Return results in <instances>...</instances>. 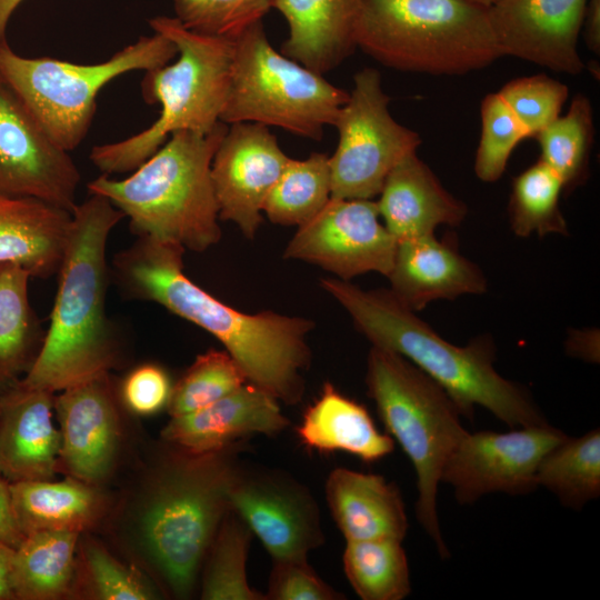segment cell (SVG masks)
I'll return each mask as SVG.
<instances>
[{"mask_svg": "<svg viewBox=\"0 0 600 600\" xmlns=\"http://www.w3.org/2000/svg\"><path fill=\"white\" fill-rule=\"evenodd\" d=\"M480 116L481 134L474 172L481 181L494 182L502 177L514 148L529 137L498 92L483 98Z\"/></svg>", "mask_w": 600, "mask_h": 600, "instance_id": "cell-37", "label": "cell"}, {"mask_svg": "<svg viewBox=\"0 0 600 600\" xmlns=\"http://www.w3.org/2000/svg\"><path fill=\"white\" fill-rule=\"evenodd\" d=\"M563 183L557 173L538 160L513 178L508 206L510 226L516 236L531 233L568 236L569 230L559 201Z\"/></svg>", "mask_w": 600, "mask_h": 600, "instance_id": "cell-35", "label": "cell"}, {"mask_svg": "<svg viewBox=\"0 0 600 600\" xmlns=\"http://www.w3.org/2000/svg\"><path fill=\"white\" fill-rule=\"evenodd\" d=\"M588 0H499L488 8L503 56L571 76L586 68L579 52Z\"/></svg>", "mask_w": 600, "mask_h": 600, "instance_id": "cell-17", "label": "cell"}, {"mask_svg": "<svg viewBox=\"0 0 600 600\" xmlns=\"http://www.w3.org/2000/svg\"><path fill=\"white\" fill-rule=\"evenodd\" d=\"M568 438L548 423L510 432L466 433L447 459L440 482L449 483L460 503L486 493L533 491L542 458Z\"/></svg>", "mask_w": 600, "mask_h": 600, "instance_id": "cell-12", "label": "cell"}, {"mask_svg": "<svg viewBox=\"0 0 600 600\" xmlns=\"http://www.w3.org/2000/svg\"><path fill=\"white\" fill-rule=\"evenodd\" d=\"M248 382L242 369L224 350L199 354L172 387L168 402L171 417L209 406Z\"/></svg>", "mask_w": 600, "mask_h": 600, "instance_id": "cell-36", "label": "cell"}, {"mask_svg": "<svg viewBox=\"0 0 600 600\" xmlns=\"http://www.w3.org/2000/svg\"><path fill=\"white\" fill-rule=\"evenodd\" d=\"M389 102L377 69L354 74L353 88L333 123L339 142L329 157L331 199H373L393 167L417 152L419 133L393 119Z\"/></svg>", "mask_w": 600, "mask_h": 600, "instance_id": "cell-11", "label": "cell"}, {"mask_svg": "<svg viewBox=\"0 0 600 600\" xmlns=\"http://www.w3.org/2000/svg\"><path fill=\"white\" fill-rule=\"evenodd\" d=\"M300 442L320 452L342 451L367 463L394 450V441L381 433L366 407L324 382L319 398L306 410L297 427Z\"/></svg>", "mask_w": 600, "mask_h": 600, "instance_id": "cell-26", "label": "cell"}, {"mask_svg": "<svg viewBox=\"0 0 600 600\" xmlns=\"http://www.w3.org/2000/svg\"><path fill=\"white\" fill-rule=\"evenodd\" d=\"M70 226L66 210L0 193V263L17 264L36 278L58 273Z\"/></svg>", "mask_w": 600, "mask_h": 600, "instance_id": "cell-25", "label": "cell"}, {"mask_svg": "<svg viewBox=\"0 0 600 600\" xmlns=\"http://www.w3.org/2000/svg\"><path fill=\"white\" fill-rule=\"evenodd\" d=\"M178 54L161 33L141 37L94 64H79L49 57L27 58L0 40V81L10 88L66 151L86 138L97 108L99 91L114 78L133 70H151Z\"/></svg>", "mask_w": 600, "mask_h": 600, "instance_id": "cell-9", "label": "cell"}, {"mask_svg": "<svg viewBox=\"0 0 600 600\" xmlns=\"http://www.w3.org/2000/svg\"><path fill=\"white\" fill-rule=\"evenodd\" d=\"M540 161L552 169L568 193L589 177L590 152L594 140L592 107L589 98L577 93L564 116H559L534 136Z\"/></svg>", "mask_w": 600, "mask_h": 600, "instance_id": "cell-31", "label": "cell"}, {"mask_svg": "<svg viewBox=\"0 0 600 600\" xmlns=\"http://www.w3.org/2000/svg\"><path fill=\"white\" fill-rule=\"evenodd\" d=\"M10 491L13 513L24 537L42 530L80 532L99 507L96 492L74 480L12 482Z\"/></svg>", "mask_w": 600, "mask_h": 600, "instance_id": "cell-27", "label": "cell"}, {"mask_svg": "<svg viewBox=\"0 0 600 600\" xmlns=\"http://www.w3.org/2000/svg\"><path fill=\"white\" fill-rule=\"evenodd\" d=\"M324 491L346 541L404 538L408 520L402 497L382 476L336 468Z\"/></svg>", "mask_w": 600, "mask_h": 600, "instance_id": "cell-24", "label": "cell"}, {"mask_svg": "<svg viewBox=\"0 0 600 600\" xmlns=\"http://www.w3.org/2000/svg\"><path fill=\"white\" fill-rule=\"evenodd\" d=\"M227 130L220 121L208 133L176 131L128 178L101 174L88 189L128 217L138 237L202 252L221 239L211 162Z\"/></svg>", "mask_w": 600, "mask_h": 600, "instance_id": "cell-4", "label": "cell"}, {"mask_svg": "<svg viewBox=\"0 0 600 600\" xmlns=\"http://www.w3.org/2000/svg\"><path fill=\"white\" fill-rule=\"evenodd\" d=\"M149 24L176 46L178 59L146 71L141 81L144 101L161 107L159 118L134 136L91 149L90 160L103 174L136 170L176 131L210 132L228 100L233 39L190 30L176 17H156Z\"/></svg>", "mask_w": 600, "mask_h": 600, "instance_id": "cell-5", "label": "cell"}, {"mask_svg": "<svg viewBox=\"0 0 600 600\" xmlns=\"http://www.w3.org/2000/svg\"><path fill=\"white\" fill-rule=\"evenodd\" d=\"M23 539L13 513L10 482L0 477V542L16 549Z\"/></svg>", "mask_w": 600, "mask_h": 600, "instance_id": "cell-43", "label": "cell"}, {"mask_svg": "<svg viewBox=\"0 0 600 600\" xmlns=\"http://www.w3.org/2000/svg\"><path fill=\"white\" fill-rule=\"evenodd\" d=\"M196 454L183 450L156 484L141 516L148 554L170 591L187 598L230 509L229 487L240 467V447Z\"/></svg>", "mask_w": 600, "mask_h": 600, "instance_id": "cell-7", "label": "cell"}, {"mask_svg": "<svg viewBox=\"0 0 600 600\" xmlns=\"http://www.w3.org/2000/svg\"><path fill=\"white\" fill-rule=\"evenodd\" d=\"M52 393L19 382L0 394V477L8 482L48 480L60 452Z\"/></svg>", "mask_w": 600, "mask_h": 600, "instance_id": "cell-21", "label": "cell"}, {"mask_svg": "<svg viewBox=\"0 0 600 600\" xmlns=\"http://www.w3.org/2000/svg\"><path fill=\"white\" fill-rule=\"evenodd\" d=\"M362 0H273L287 20L281 53L319 73L337 68L357 48Z\"/></svg>", "mask_w": 600, "mask_h": 600, "instance_id": "cell-23", "label": "cell"}, {"mask_svg": "<svg viewBox=\"0 0 600 600\" xmlns=\"http://www.w3.org/2000/svg\"><path fill=\"white\" fill-rule=\"evenodd\" d=\"M388 278L390 292L413 312L439 299L453 300L487 290L480 268L434 234L398 241Z\"/></svg>", "mask_w": 600, "mask_h": 600, "instance_id": "cell-20", "label": "cell"}, {"mask_svg": "<svg viewBox=\"0 0 600 600\" xmlns=\"http://www.w3.org/2000/svg\"><path fill=\"white\" fill-rule=\"evenodd\" d=\"M180 244L138 237L113 260L120 290L156 302L213 336L242 369L248 382L279 401L297 404L311 362L308 334L314 323L273 311L244 313L214 298L183 271Z\"/></svg>", "mask_w": 600, "mask_h": 600, "instance_id": "cell-1", "label": "cell"}, {"mask_svg": "<svg viewBox=\"0 0 600 600\" xmlns=\"http://www.w3.org/2000/svg\"><path fill=\"white\" fill-rule=\"evenodd\" d=\"M53 406L61 426L59 454L68 470L83 481L103 478L118 446L117 413L107 376L62 390Z\"/></svg>", "mask_w": 600, "mask_h": 600, "instance_id": "cell-19", "label": "cell"}, {"mask_svg": "<svg viewBox=\"0 0 600 600\" xmlns=\"http://www.w3.org/2000/svg\"><path fill=\"white\" fill-rule=\"evenodd\" d=\"M468 1H471V2H473L476 4H479V6L484 7V8H489L492 4H494L496 2H498L499 0H468Z\"/></svg>", "mask_w": 600, "mask_h": 600, "instance_id": "cell-47", "label": "cell"}, {"mask_svg": "<svg viewBox=\"0 0 600 600\" xmlns=\"http://www.w3.org/2000/svg\"><path fill=\"white\" fill-rule=\"evenodd\" d=\"M583 37L589 50L594 54L600 53V0H588L584 19Z\"/></svg>", "mask_w": 600, "mask_h": 600, "instance_id": "cell-44", "label": "cell"}, {"mask_svg": "<svg viewBox=\"0 0 600 600\" xmlns=\"http://www.w3.org/2000/svg\"><path fill=\"white\" fill-rule=\"evenodd\" d=\"M342 563L352 589L363 600H402L411 592L401 540L347 541Z\"/></svg>", "mask_w": 600, "mask_h": 600, "instance_id": "cell-32", "label": "cell"}, {"mask_svg": "<svg viewBox=\"0 0 600 600\" xmlns=\"http://www.w3.org/2000/svg\"><path fill=\"white\" fill-rule=\"evenodd\" d=\"M356 44L388 68L437 76L503 57L488 8L468 0H362Z\"/></svg>", "mask_w": 600, "mask_h": 600, "instance_id": "cell-6", "label": "cell"}, {"mask_svg": "<svg viewBox=\"0 0 600 600\" xmlns=\"http://www.w3.org/2000/svg\"><path fill=\"white\" fill-rule=\"evenodd\" d=\"M90 194L71 213L49 329L19 381L22 387L53 393L104 377L116 363V328L106 309V251L124 216L104 197Z\"/></svg>", "mask_w": 600, "mask_h": 600, "instance_id": "cell-2", "label": "cell"}, {"mask_svg": "<svg viewBox=\"0 0 600 600\" xmlns=\"http://www.w3.org/2000/svg\"><path fill=\"white\" fill-rule=\"evenodd\" d=\"M172 387L168 373L157 364L146 363L124 379L121 396L134 413L149 416L168 406Z\"/></svg>", "mask_w": 600, "mask_h": 600, "instance_id": "cell-42", "label": "cell"}, {"mask_svg": "<svg viewBox=\"0 0 600 600\" xmlns=\"http://www.w3.org/2000/svg\"><path fill=\"white\" fill-rule=\"evenodd\" d=\"M231 84L220 121L256 122L320 140L349 92L278 52L258 21L234 39Z\"/></svg>", "mask_w": 600, "mask_h": 600, "instance_id": "cell-10", "label": "cell"}, {"mask_svg": "<svg viewBox=\"0 0 600 600\" xmlns=\"http://www.w3.org/2000/svg\"><path fill=\"white\" fill-rule=\"evenodd\" d=\"M228 500L272 560L308 559V553L324 541L312 496L280 472L240 464Z\"/></svg>", "mask_w": 600, "mask_h": 600, "instance_id": "cell-15", "label": "cell"}, {"mask_svg": "<svg viewBox=\"0 0 600 600\" xmlns=\"http://www.w3.org/2000/svg\"><path fill=\"white\" fill-rule=\"evenodd\" d=\"M290 159L267 126L230 124L211 162L219 219L233 222L253 239L264 201Z\"/></svg>", "mask_w": 600, "mask_h": 600, "instance_id": "cell-16", "label": "cell"}, {"mask_svg": "<svg viewBox=\"0 0 600 600\" xmlns=\"http://www.w3.org/2000/svg\"><path fill=\"white\" fill-rule=\"evenodd\" d=\"M330 198L329 156L314 152L304 160L290 159L262 211L272 223L300 227L314 218Z\"/></svg>", "mask_w": 600, "mask_h": 600, "instance_id": "cell-33", "label": "cell"}, {"mask_svg": "<svg viewBox=\"0 0 600 600\" xmlns=\"http://www.w3.org/2000/svg\"><path fill=\"white\" fill-rule=\"evenodd\" d=\"M252 532L231 509L224 514L207 551L201 598L206 600H264L251 588L247 559Z\"/></svg>", "mask_w": 600, "mask_h": 600, "instance_id": "cell-34", "label": "cell"}, {"mask_svg": "<svg viewBox=\"0 0 600 600\" xmlns=\"http://www.w3.org/2000/svg\"><path fill=\"white\" fill-rule=\"evenodd\" d=\"M273 0H173L176 18L188 29L234 39L272 9Z\"/></svg>", "mask_w": 600, "mask_h": 600, "instance_id": "cell-38", "label": "cell"}, {"mask_svg": "<svg viewBox=\"0 0 600 600\" xmlns=\"http://www.w3.org/2000/svg\"><path fill=\"white\" fill-rule=\"evenodd\" d=\"M498 93L522 124L528 137L534 138L560 116L569 89L563 82L539 73L513 79Z\"/></svg>", "mask_w": 600, "mask_h": 600, "instance_id": "cell-39", "label": "cell"}, {"mask_svg": "<svg viewBox=\"0 0 600 600\" xmlns=\"http://www.w3.org/2000/svg\"><path fill=\"white\" fill-rule=\"evenodd\" d=\"M80 172L16 93L0 81V193L72 213Z\"/></svg>", "mask_w": 600, "mask_h": 600, "instance_id": "cell-14", "label": "cell"}, {"mask_svg": "<svg viewBox=\"0 0 600 600\" xmlns=\"http://www.w3.org/2000/svg\"><path fill=\"white\" fill-rule=\"evenodd\" d=\"M372 199H331L299 227L283 258L316 264L338 279L391 271L398 241L379 221Z\"/></svg>", "mask_w": 600, "mask_h": 600, "instance_id": "cell-13", "label": "cell"}, {"mask_svg": "<svg viewBox=\"0 0 600 600\" xmlns=\"http://www.w3.org/2000/svg\"><path fill=\"white\" fill-rule=\"evenodd\" d=\"M320 286L349 313L372 346L393 351L436 381L460 414L473 419L481 406L510 428L548 423L531 396L493 368L489 336L467 346L450 343L399 302L390 290H363L347 280L322 278Z\"/></svg>", "mask_w": 600, "mask_h": 600, "instance_id": "cell-3", "label": "cell"}, {"mask_svg": "<svg viewBox=\"0 0 600 600\" xmlns=\"http://www.w3.org/2000/svg\"><path fill=\"white\" fill-rule=\"evenodd\" d=\"M379 196V216L397 241L432 236L441 224L459 226L468 212L417 152L393 167Z\"/></svg>", "mask_w": 600, "mask_h": 600, "instance_id": "cell-22", "label": "cell"}, {"mask_svg": "<svg viewBox=\"0 0 600 600\" xmlns=\"http://www.w3.org/2000/svg\"><path fill=\"white\" fill-rule=\"evenodd\" d=\"M78 534L71 530H42L27 534L14 549V597L46 600L64 593L72 576Z\"/></svg>", "mask_w": 600, "mask_h": 600, "instance_id": "cell-29", "label": "cell"}, {"mask_svg": "<svg viewBox=\"0 0 600 600\" xmlns=\"http://www.w3.org/2000/svg\"><path fill=\"white\" fill-rule=\"evenodd\" d=\"M266 599L338 600L343 596L327 584L309 566L308 559L272 560Z\"/></svg>", "mask_w": 600, "mask_h": 600, "instance_id": "cell-40", "label": "cell"}, {"mask_svg": "<svg viewBox=\"0 0 600 600\" xmlns=\"http://www.w3.org/2000/svg\"><path fill=\"white\" fill-rule=\"evenodd\" d=\"M87 562L98 594L107 600H147L153 593L131 570L120 564L102 549L91 546Z\"/></svg>", "mask_w": 600, "mask_h": 600, "instance_id": "cell-41", "label": "cell"}, {"mask_svg": "<svg viewBox=\"0 0 600 600\" xmlns=\"http://www.w3.org/2000/svg\"><path fill=\"white\" fill-rule=\"evenodd\" d=\"M30 278L17 264L0 263V394L27 373L42 343L29 300Z\"/></svg>", "mask_w": 600, "mask_h": 600, "instance_id": "cell-28", "label": "cell"}, {"mask_svg": "<svg viewBox=\"0 0 600 600\" xmlns=\"http://www.w3.org/2000/svg\"><path fill=\"white\" fill-rule=\"evenodd\" d=\"M537 486L553 492L561 503L581 509L600 494V431L568 437L540 461Z\"/></svg>", "mask_w": 600, "mask_h": 600, "instance_id": "cell-30", "label": "cell"}, {"mask_svg": "<svg viewBox=\"0 0 600 600\" xmlns=\"http://www.w3.org/2000/svg\"><path fill=\"white\" fill-rule=\"evenodd\" d=\"M23 0H0V40L4 39L10 17Z\"/></svg>", "mask_w": 600, "mask_h": 600, "instance_id": "cell-46", "label": "cell"}, {"mask_svg": "<svg viewBox=\"0 0 600 600\" xmlns=\"http://www.w3.org/2000/svg\"><path fill=\"white\" fill-rule=\"evenodd\" d=\"M14 548L0 542V600L13 599L12 567Z\"/></svg>", "mask_w": 600, "mask_h": 600, "instance_id": "cell-45", "label": "cell"}, {"mask_svg": "<svg viewBox=\"0 0 600 600\" xmlns=\"http://www.w3.org/2000/svg\"><path fill=\"white\" fill-rule=\"evenodd\" d=\"M289 423L277 398L246 382L209 406L171 417L162 437L181 450L203 454L246 441L249 436H276Z\"/></svg>", "mask_w": 600, "mask_h": 600, "instance_id": "cell-18", "label": "cell"}, {"mask_svg": "<svg viewBox=\"0 0 600 600\" xmlns=\"http://www.w3.org/2000/svg\"><path fill=\"white\" fill-rule=\"evenodd\" d=\"M366 384L386 430L400 444L417 474L416 514L442 558L437 494L443 466L467 431L450 396L402 356L372 346Z\"/></svg>", "mask_w": 600, "mask_h": 600, "instance_id": "cell-8", "label": "cell"}]
</instances>
